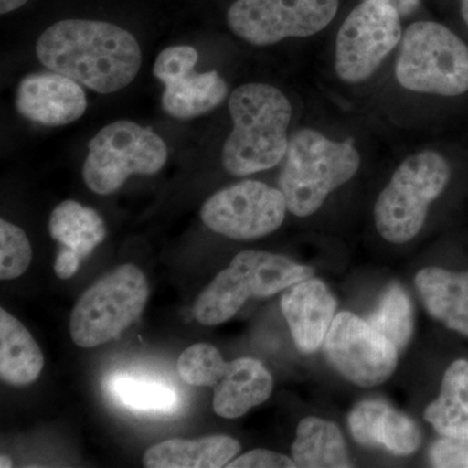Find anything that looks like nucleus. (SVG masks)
Instances as JSON below:
<instances>
[{
    "mask_svg": "<svg viewBox=\"0 0 468 468\" xmlns=\"http://www.w3.org/2000/svg\"><path fill=\"white\" fill-rule=\"evenodd\" d=\"M36 54L52 72L100 94L124 89L138 75L143 52L135 37L106 21H58L39 36Z\"/></svg>",
    "mask_w": 468,
    "mask_h": 468,
    "instance_id": "obj_1",
    "label": "nucleus"
},
{
    "mask_svg": "<svg viewBox=\"0 0 468 468\" xmlns=\"http://www.w3.org/2000/svg\"><path fill=\"white\" fill-rule=\"evenodd\" d=\"M233 129L221 153L228 174H258L276 167L289 147L292 104L284 92L268 84L239 86L229 98Z\"/></svg>",
    "mask_w": 468,
    "mask_h": 468,
    "instance_id": "obj_2",
    "label": "nucleus"
},
{
    "mask_svg": "<svg viewBox=\"0 0 468 468\" xmlns=\"http://www.w3.org/2000/svg\"><path fill=\"white\" fill-rule=\"evenodd\" d=\"M359 167L353 140L335 143L314 129L297 132L289 141L279 177L288 211L298 218L315 214L329 194L349 183Z\"/></svg>",
    "mask_w": 468,
    "mask_h": 468,
    "instance_id": "obj_3",
    "label": "nucleus"
},
{
    "mask_svg": "<svg viewBox=\"0 0 468 468\" xmlns=\"http://www.w3.org/2000/svg\"><path fill=\"white\" fill-rule=\"evenodd\" d=\"M314 276L309 266L268 251L239 252L199 295L193 315L202 325L223 324L250 298H267Z\"/></svg>",
    "mask_w": 468,
    "mask_h": 468,
    "instance_id": "obj_4",
    "label": "nucleus"
},
{
    "mask_svg": "<svg viewBox=\"0 0 468 468\" xmlns=\"http://www.w3.org/2000/svg\"><path fill=\"white\" fill-rule=\"evenodd\" d=\"M451 176L448 160L437 151H420L403 160L375 203V226L385 241L402 245L415 239Z\"/></svg>",
    "mask_w": 468,
    "mask_h": 468,
    "instance_id": "obj_5",
    "label": "nucleus"
},
{
    "mask_svg": "<svg viewBox=\"0 0 468 468\" xmlns=\"http://www.w3.org/2000/svg\"><path fill=\"white\" fill-rule=\"evenodd\" d=\"M396 79L406 90L457 97L468 91V46L442 24L418 21L402 36Z\"/></svg>",
    "mask_w": 468,
    "mask_h": 468,
    "instance_id": "obj_6",
    "label": "nucleus"
},
{
    "mask_svg": "<svg viewBox=\"0 0 468 468\" xmlns=\"http://www.w3.org/2000/svg\"><path fill=\"white\" fill-rule=\"evenodd\" d=\"M150 289L134 264H122L86 289L70 313L69 334L80 347H95L120 337L143 315Z\"/></svg>",
    "mask_w": 468,
    "mask_h": 468,
    "instance_id": "obj_7",
    "label": "nucleus"
},
{
    "mask_svg": "<svg viewBox=\"0 0 468 468\" xmlns=\"http://www.w3.org/2000/svg\"><path fill=\"white\" fill-rule=\"evenodd\" d=\"M88 147L82 177L86 186L100 196L117 192L131 176L158 174L168 159L163 138L129 120L104 126Z\"/></svg>",
    "mask_w": 468,
    "mask_h": 468,
    "instance_id": "obj_8",
    "label": "nucleus"
},
{
    "mask_svg": "<svg viewBox=\"0 0 468 468\" xmlns=\"http://www.w3.org/2000/svg\"><path fill=\"white\" fill-rule=\"evenodd\" d=\"M401 39V15L388 3L365 0L338 30L335 73L347 84L366 81Z\"/></svg>",
    "mask_w": 468,
    "mask_h": 468,
    "instance_id": "obj_9",
    "label": "nucleus"
},
{
    "mask_svg": "<svg viewBox=\"0 0 468 468\" xmlns=\"http://www.w3.org/2000/svg\"><path fill=\"white\" fill-rule=\"evenodd\" d=\"M340 0H236L227 23L237 37L254 46L322 32L332 23Z\"/></svg>",
    "mask_w": 468,
    "mask_h": 468,
    "instance_id": "obj_10",
    "label": "nucleus"
},
{
    "mask_svg": "<svg viewBox=\"0 0 468 468\" xmlns=\"http://www.w3.org/2000/svg\"><path fill=\"white\" fill-rule=\"evenodd\" d=\"M285 197L282 190L261 181L230 185L203 203L201 218L212 232L248 241L276 232L284 223Z\"/></svg>",
    "mask_w": 468,
    "mask_h": 468,
    "instance_id": "obj_11",
    "label": "nucleus"
},
{
    "mask_svg": "<svg viewBox=\"0 0 468 468\" xmlns=\"http://www.w3.org/2000/svg\"><path fill=\"white\" fill-rule=\"evenodd\" d=\"M323 351L332 368L362 388L389 380L399 363V349L392 341L347 311L335 316Z\"/></svg>",
    "mask_w": 468,
    "mask_h": 468,
    "instance_id": "obj_12",
    "label": "nucleus"
},
{
    "mask_svg": "<svg viewBox=\"0 0 468 468\" xmlns=\"http://www.w3.org/2000/svg\"><path fill=\"white\" fill-rule=\"evenodd\" d=\"M198 52L192 46H171L156 58L154 76L165 85L162 109L175 119L187 120L217 109L228 85L217 70L197 73Z\"/></svg>",
    "mask_w": 468,
    "mask_h": 468,
    "instance_id": "obj_13",
    "label": "nucleus"
},
{
    "mask_svg": "<svg viewBox=\"0 0 468 468\" xmlns=\"http://www.w3.org/2000/svg\"><path fill=\"white\" fill-rule=\"evenodd\" d=\"M15 107L24 119L45 126L72 124L84 115L88 98L82 85L57 72L24 77L16 89Z\"/></svg>",
    "mask_w": 468,
    "mask_h": 468,
    "instance_id": "obj_14",
    "label": "nucleus"
},
{
    "mask_svg": "<svg viewBox=\"0 0 468 468\" xmlns=\"http://www.w3.org/2000/svg\"><path fill=\"white\" fill-rule=\"evenodd\" d=\"M337 300L322 280L310 277L285 289L282 311L295 346L314 353L323 346L335 319Z\"/></svg>",
    "mask_w": 468,
    "mask_h": 468,
    "instance_id": "obj_15",
    "label": "nucleus"
},
{
    "mask_svg": "<svg viewBox=\"0 0 468 468\" xmlns=\"http://www.w3.org/2000/svg\"><path fill=\"white\" fill-rule=\"evenodd\" d=\"M347 426L360 445L384 448L394 455L414 454L423 440L417 421L378 399L356 403L347 417Z\"/></svg>",
    "mask_w": 468,
    "mask_h": 468,
    "instance_id": "obj_16",
    "label": "nucleus"
},
{
    "mask_svg": "<svg viewBox=\"0 0 468 468\" xmlns=\"http://www.w3.org/2000/svg\"><path fill=\"white\" fill-rule=\"evenodd\" d=\"M214 390L215 414L224 419H237L270 399L273 378L261 360L239 358L227 362Z\"/></svg>",
    "mask_w": 468,
    "mask_h": 468,
    "instance_id": "obj_17",
    "label": "nucleus"
},
{
    "mask_svg": "<svg viewBox=\"0 0 468 468\" xmlns=\"http://www.w3.org/2000/svg\"><path fill=\"white\" fill-rule=\"evenodd\" d=\"M415 286L433 319L468 337V271L423 268L415 276Z\"/></svg>",
    "mask_w": 468,
    "mask_h": 468,
    "instance_id": "obj_18",
    "label": "nucleus"
},
{
    "mask_svg": "<svg viewBox=\"0 0 468 468\" xmlns=\"http://www.w3.org/2000/svg\"><path fill=\"white\" fill-rule=\"evenodd\" d=\"M241 451V445L229 436L217 435L197 440L172 439L156 443L144 455L147 468H218L227 467Z\"/></svg>",
    "mask_w": 468,
    "mask_h": 468,
    "instance_id": "obj_19",
    "label": "nucleus"
},
{
    "mask_svg": "<svg viewBox=\"0 0 468 468\" xmlns=\"http://www.w3.org/2000/svg\"><path fill=\"white\" fill-rule=\"evenodd\" d=\"M45 367V356L20 320L0 310V378L14 387L33 384Z\"/></svg>",
    "mask_w": 468,
    "mask_h": 468,
    "instance_id": "obj_20",
    "label": "nucleus"
},
{
    "mask_svg": "<svg viewBox=\"0 0 468 468\" xmlns=\"http://www.w3.org/2000/svg\"><path fill=\"white\" fill-rule=\"evenodd\" d=\"M292 461L301 468H349L346 441L334 421L307 417L298 424L292 446Z\"/></svg>",
    "mask_w": 468,
    "mask_h": 468,
    "instance_id": "obj_21",
    "label": "nucleus"
},
{
    "mask_svg": "<svg viewBox=\"0 0 468 468\" xmlns=\"http://www.w3.org/2000/svg\"><path fill=\"white\" fill-rule=\"evenodd\" d=\"M424 419L441 436L468 439V362L458 359L446 369L441 392L427 406Z\"/></svg>",
    "mask_w": 468,
    "mask_h": 468,
    "instance_id": "obj_22",
    "label": "nucleus"
},
{
    "mask_svg": "<svg viewBox=\"0 0 468 468\" xmlns=\"http://www.w3.org/2000/svg\"><path fill=\"white\" fill-rule=\"evenodd\" d=\"M48 230L61 249L75 252L81 260L107 236L106 224L101 215L76 201H64L55 207L48 220Z\"/></svg>",
    "mask_w": 468,
    "mask_h": 468,
    "instance_id": "obj_23",
    "label": "nucleus"
},
{
    "mask_svg": "<svg viewBox=\"0 0 468 468\" xmlns=\"http://www.w3.org/2000/svg\"><path fill=\"white\" fill-rule=\"evenodd\" d=\"M367 322L378 334L392 341L399 351L405 349L414 332V310L405 289L390 285Z\"/></svg>",
    "mask_w": 468,
    "mask_h": 468,
    "instance_id": "obj_24",
    "label": "nucleus"
},
{
    "mask_svg": "<svg viewBox=\"0 0 468 468\" xmlns=\"http://www.w3.org/2000/svg\"><path fill=\"white\" fill-rule=\"evenodd\" d=\"M111 393L128 409L143 412H172L178 405L177 393L165 385L116 375L111 378Z\"/></svg>",
    "mask_w": 468,
    "mask_h": 468,
    "instance_id": "obj_25",
    "label": "nucleus"
},
{
    "mask_svg": "<svg viewBox=\"0 0 468 468\" xmlns=\"http://www.w3.org/2000/svg\"><path fill=\"white\" fill-rule=\"evenodd\" d=\"M227 362L220 351L209 344H196L181 354L177 371L184 383L193 387L214 388L220 380Z\"/></svg>",
    "mask_w": 468,
    "mask_h": 468,
    "instance_id": "obj_26",
    "label": "nucleus"
},
{
    "mask_svg": "<svg viewBox=\"0 0 468 468\" xmlns=\"http://www.w3.org/2000/svg\"><path fill=\"white\" fill-rule=\"evenodd\" d=\"M33 250L21 228L0 220V279L14 280L23 276L32 263Z\"/></svg>",
    "mask_w": 468,
    "mask_h": 468,
    "instance_id": "obj_27",
    "label": "nucleus"
},
{
    "mask_svg": "<svg viewBox=\"0 0 468 468\" xmlns=\"http://www.w3.org/2000/svg\"><path fill=\"white\" fill-rule=\"evenodd\" d=\"M430 458L435 467L468 468V439L442 436L431 448Z\"/></svg>",
    "mask_w": 468,
    "mask_h": 468,
    "instance_id": "obj_28",
    "label": "nucleus"
},
{
    "mask_svg": "<svg viewBox=\"0 0 468 468\" xmlns=\"http://www.w3.org/2000/svg\"><path fill=\"white\" fill-rule=\"evenodd\" d=\"M228 468H294L292 458L286 457L280 452L266 451V449H255L245 452L239 458L229 462Z\"/></svg>",
    "mask_w": 468,
    "mask_h": 468,
    "instance_id": "obj_29",
    "label": "nucleus"
},
{
    "mask_svg": "<svg viewBox=\"0 0 468 468\" xmlns=\"http://www.w3.org/2000/svg\"><path fill=\"white\" fill-rule=\"evenodd\" d=\"M81 261V258L76 255L75 252L60 248V250L58 251L57 260H55V273H57L58 279H70L79 271Z\"/></svg>",
    "mask_w": 468,
    "mask_h": 468,
    "instance_id": "obj_30",
    "label": "nucleus"
},
{
    "mask_svg": "<svg viewBox=\"0 0 468 468\" xmlns=\"http://www.w3.org/2000/svg\"><path fill=\"white\" fill-rule=\"evenodd\" d=\"M377 2L388 3L392 5L401 16H409L420 5V0H377Z\"/></svg>",
    "mask_w": 468,
    "mask_h": 468,
    "instance_id": "obj_31",
    "label": "nucleus"
},
{
    "mask_svg": "<svg viewBox=\"0 0 468 468\" xmlns=\"http://www.w3.org/2000/svg\"><path fill=\"white\" fill-rule=\"evenodd\" d=\"M29 0H0V14L5 15L23 7Z\"/></svg>",
    "mask_w": 468,
    "mask_h": 468,
    "instance_id": "obj_32",
    "label": "nucleus"
},
{
    "mask_svg": "<svg viewBox=\"0 0 468 468\" xmlns=\"http://www.w3.org/2000/svg\"><path fill=\"white\" fill-rule=\"evenodd\" d=\"M462 17L466 21L468 27V0H461Z\"/></svg>",
    "mask_w": 468,
    "mask_h": 468,
    "instance_id": "obj_33",
    "label": "nucleus"
},
{
    "mask_svg": "<svg viewBox=\"0 0 468 468\" xmlns=\"http://www.w3.org/2000/svg\"><path fill=\"white\" fill-rule=\"evenodd\" d=\"M12 466H14V464H12V461L9 460L8 455L2 454V457H0V467L9 468Z\"/></svg>",
    "mask_w": 468,
    "mask_h": 468,
    "instance_id": "obj_34",
    "label": "nucleus"
}]
</instances>
